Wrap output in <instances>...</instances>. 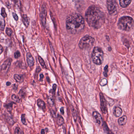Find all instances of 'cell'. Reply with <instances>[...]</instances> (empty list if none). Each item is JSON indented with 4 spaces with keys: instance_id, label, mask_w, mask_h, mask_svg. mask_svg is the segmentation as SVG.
<instances>
[{
    "instance_id": "6da1fadb",
    "label": "cell",
    "mask_w": 134,
    "mask_h": 134,
    "mask_svg": "<svg viewBox=\"0 0 134 134\" xmlns=\"http://www.w3.org/2000/svg\"><path fill=\"white\" fill-rule=\"evenodd\" d=\"M85 18L89 26L96 29L100 28L105 21L103 12L95 6H90L87 9L85 14Z\"/></svg>"
},
{
    "instance_id": "7a4b0ae2",
    "label": "cell",
    "mask_w": 134,
    "mask_h": 134,
    "mask_svg": "<svg viewBox=\"0 0 134 134\" xmlns=\"http://www.w3.org/2000/svg\"><path fill=\"white\" fill-rule=\"evenodd\" d=\"M85 27L83 17L80 14L73 13L68 17L66 20V28L68 32L72 34L79 33Z\"/></svg>"
},
{
    "instance_id": "3957f363",
    "label": "cell",
    "mask_w": 134,
    "mask_h": 134,
    "mask_svg": "<svg viewBox=\"0 0 134 134\" xmlns=\"http://www.w3.org/2000/svg\"><path fill=\"white\" fill-rule=\"evenodd\" d=\"M118 26L122 30L130 31L134 27V21L132 18L130 17H123L118 21Z\"/></svg>"
},
{
    "instance_id": "277c9868",
    "label": "cell",
    "mask_w": 134,
    "mask_h": 134,
    "mask_svg": "<svg viewBox=\"0 0 134 134\" xmlns=\"http://www.w3.org/2000/svg\"><path fill=\"white\" fill-rule=\"evenodd\" d=\"M104 53L102 49L98 47H95L92 53L93 62L97 65H101L104 61Z\"/></svg>"
},
{
    "instance_id": "5b68a950",
    "label": "cell",
    "mask_w": 134,
    "mask_h": 134,
    "mask_svg": "<svg viewBox=\"0 0 134 134\" xmlns=\"http://www.w3.org/2000/svg\"><path fill=\"white\" fill-rule=\"evenodd\" d=\"M94 39L92 37L86 35L81 38L79 43L80 48L87 49L90 48L93 46L94 42Z\"/></svg>"
},
{
    "instance_id": "8992f818",
    "label": "cell",
    "mask_w": 134,
    "mask_h": 134,
    "mask_svg": "<svg viewBox=\"0 0 134 134\" xmlns=\"http://www.w3.org/2000/svg\"><path fill=\"white\" fill-rule=\"evenodd\" d=\"M107 7L110 15L116 14L117 12V4L116 0H107Z\"/></svg>"
},
{
    "instance_id": "52a82bcc",
    "label": "cell",
    "mask_w": 134,
    "mask_h": 134,
    "mask_svg": "<svg viewBox=\"0 0 134 134\" xmlns=\"http://www.w3.org/2000/svg\"><path fill=\"white\" fill-rule=\"evenodd\" d=\"M47 8L45 5L42 6L40 13V19L41 23L43 26H45L47 21Z\"/></svg>"
},
{
    "instance_id": "ba28073f",
    "label": "cell",
    "mask_w": 134,
    "mask_h": 134,
    "mask_svg": "<svg viewBox=\"0 0 134 134\" xmlns=\"http://www.w3.org/2000/svg\"><path fill=\"white\" fill-rule=\"evenodd\" d=\"M100 100V108L101 111L104 114H106L107 112V107L106 99L105 98L104 95L102 93L99 94Z\"/></svg>"
},
{
    "instance_id": "9c48e42d",
    "label": "cell",
    "mask_w": 134,
    "mask_h": 134,
    "mask_svg": "<svg viewBox=\"0 0 134 134\" xmlns=\"http://www.w3.org/2000/svg\"><path fill=\"white\" fill-rule=\"evenodd\" d=\"M12 61V58H8L4 62L1 66V70L2 72L5 73H7L10 69Z\"/></svg>"
},
{
    "instance_id": "30bf717a",
    "label": "cell",
    "mask_w": 134,
    "mask_h": 134,
    "mask_svg": "<svg viewBox=\"0 0 134 134\" xmlns=\"http://www.w3.org/2000/svg\"><path fill=\"white\" fill-rule=\"evenodd\" d=\"M92 116L96 122L99 125L103 123V120L101 114L97 111L93 112Z\"/></svg>"
},
{
    "instance_id": "8fae6325",
    "label": "cell",
    "mask_w": 134,
    "mask_h": 134,
    "mask_svg": "<svg viewBox=\"0 0 134 134\" xmlns=\"http://www.w3.org/2000/svg\"><path fill=\"white\" fill-rule=\"evenodd\" d=\"M26 60L28 65L30 67H32L34 65L35 60L34 58L30 53L26 54Z\"/></svg>"
},
{
    "instance_id": "7c38bea8",
    "label": "cell",
    "mask_w": 134,
    "mask_h": 134,
    "mask_svg": "<svg viewBox=\"0 0 134 134\" xmlns=\"http://www.w3.org/2000/svg\"><path fill=\"white\" fill-rule=\"evenodd\" d=\"M122 114V110L119 107H114L113 110V114L116 117H120Z\"/></svg>"
},
{
    "instance_id": "4fadbf2b",
    "label": "cell",
    "mask_w": 134,
    "mask_h": 134,
    "mask_svg": "<svg viewBox=\"0 0 134 134\" xmlns=\"http://www.w3.org/2000/svg\"><path fill=\"white\" fill-rule=\"evenodd\" d=\"M132 0H120V6L122 8H126L131 2Z\"/></svg>"
},
{
    "instance_id": "5bb4252c",
    "label": "cell",
    "mask_w": 134,
    "mask_h": 134,
    "mask_svg": "<svg viewBox=\"0 0 134 134\" xmlns=\"http://www.w3.org/2000/svg\"><path fill=\"white\" fill-rule=\"evenodd\" d=\"M22 21L23 23L24 24L25 27L28 28L30 23L29 18L26 15H23L22 16Z\"/></svg>"
},
{
    "instance_id": "9a60e30c",
    "label": "cell",
    "mask_w": 134,
    "mask_h": 134,
    "mask_svg": "<svg viewBox=\"0 0 134 134\" xmlns=\"http://www.w3.org/2000/svg\"><path fill=\"white\" fill-rule=\"evenodd\" d=\"M127 121V118L126 116H123L118 119V123L120 125H124L126 124Z\"/></svg>"
},
{
    "instance_id": "2e32d148",
    "label": "cell",
    "mask_w": 134,
    "mask_h": 134,
    "mask_svg": "<svg viewBox=\"0 0 134 134\" xmlns=\"http://www.w3.org/2000/svg\"><path fill=\"white\" fill-rule=\"evenodd\" d=\"M6 120L11 125H13L14 124V121L13 117L10 114H7L6 115Z\"/></svg>"
},
{
    "instance_id": "e0dca14e",
    "label": "cell",
    "mask_w": 134,
    "mask_h": 134,
    "mask_svg": "<svg viewBox=\"0 0 134 134\" xmlns=\"http://www.w3.org/2000/svg\"><path fill=\"white\" fill-rule=\"evenodd\" d=\"M57 123L58 125H59V126L63 125V124L64 123V120L63 118L59 114L57 116Z\"/></svg>"
},
{
    "instance_id": "ac0fdd59",
    "label": "cell",
    "mask_w": 134,
    "mask_h": 134,
    "mask_svg": "<svg viewBox=\"0 0 134 134\" xmlns=\"http://www.w3.org/2000/svg\"><path fill=\"white\" fill-rule=\"evenodd\" d=\"M38 105L39 107L42 109H45L46 108V104L45 102L42 100L39 99L38 100Z\"/></svg>"
},
{
    "instance_id": "d6986e66",
    "label": "cell",
    "mask_w": 134,
    "mask_h": 134,
    "mask_svg": "<svg viewBox=\"0 0 134 134\" xmlns=\"http://www.w3.org/2000/svg\"><path fill=\"white\" fill-rule=\"evenodd\" d=\"M103 127L105 131H106L107 134H113L110 129L107 126V124L105 122H104L103 123Z\"/></svg>"
},
{
    "instance_id": "ffe728a7",
    "label": "cell",
    "mask_w": 134,
    "mask_h": 134,
    "mask_svg": "<svg viewBox=\"0 0 134 134\" xmlns=\"http://www.w3.org/2000/svg\"><path fill=\"white\" fill-rule=\"evenodd\" d=\"M13 105V103L11 102V103H10L9 104H6L5 105V107L6 108V109H7L8 111L10 113L11 112L12 110Z\"/></svg>"
},
{
    "instance_id": "44dd1931",
    "label": "cell",
    "mask_w": 134,
    "mask_h": 134,
    "mask_svg": "<svg viewBox=\"0 0 134 134\" xmlns=\"http://www.w3.org/2000/svg\"><path fill=\"white\" fill-rule=\"evenodd\" d=\"M14 79L17 82H21L22 81V77L19 75L15 74L14 75Z\"/></svg>"
},
{
    "instance_id": "7402d4cb",
    "label": "cell",
    "mask_w": 134,
    "mask_h": 134,
    "mask_svg": "<svg viewBox=\"0 0 134 134\" xmlns=\"http://www.w3.org/2000/svg\"><path fill=\"white\" fill-rule=\"evenodd\" d=\"M48 102L51 106H53L54 104V100L52 96H49L48 98Z\"/></svg>"
},
{
    "instance_id": "603a6c76",
    "label": "cell",
    "mask_w": 134,
    "mask_h": 134,
    "mask_svg": "<svg viewBox=\"0 0 134 134\" xmlns=\"http://www.w3.org/2000/svg\"><path fill=\"white\" fill-rule=\"evenodd\" d=\"M38 59L39 61L40 62V64L41 65V66L43 67V68H45V63L44 60L41 58V56H38Z\"/></svg>"
},
{
    "instance_id": "cb8c5ba5",
    "label": "cell",
    "mask_w": 134,
    "mask_h": 134,
    "mask_svg": "<svg viewBox=\"0 0 134 134\" xmlns=\"http://www.w3.org/2000/svg\"><path fill=\"white\" fill-rule=\"evenodd\" d=\"M6 34L8 35L9 37H11L13 35L12 30L11 28H7L6 30Z\"/></svg>"
},
{
    "instance_id": "d4e9b609",
    "label": "cell",
    "mask_w": 134,
    "mask_h": 134,
    "mask_svg": "<svg viewBox=\"0 0 134 134\" xmlns=\"http://www.w3.org/2000/svg\"><path fill=\"white\" fill-rule=\"evenodd\" d=\"M12 99L13 101L17 103H19L20 102V99L17 96L15 95H13L12 96Z\"/></svg>"
},
{
    "instance_id": "484cf974",
    "label": "cell",
    "mask_w": 134,
    "mask_h": 134,
    "mask_svg": "<svg viewBox=\"0 0 134 134\" xmlns=\"http://www.w3.org/2000/svg\"><path fill=\"white\" fill-rule=\"evenodd\" d=\"M1 12V15L3 18H5L7 17V14H6L5 8L3 7L2 8Z\"/></svg>"
},
{
    "instance_id": "4316f807",
    "label": "cell",
    "mask_w": 134,
    "mask_h": 134,
    "mask_svg": "<svg viewBox=\"0 0 134 134\" xmlns=\"http://www.w3.org/2000/svg\"><path fill=\"white\" fill-rule=\"evenodd\" d=\"M21 120L22 122L24 125H27V122H26V118H25V114H22L21 116Z\"/></svg>"
},
{
    "instance_id": "83f0119b",
    "label": "cell",
    "mask_w": 134,
    "mask_h": 134,
    "mask_svg": "<svg viewBox=\"0 0 134 134\" xmlns=\"http://www.w3.org/2000/svg\"><path fill=\"white\" fill-rule=\"evenodd\" d=\"M5 28V21L0 20V30H4Z\"/></svg>"
},
{
    "instance_id": "f1b7e54d",
    "label": "cell",
    "mask_w": 134,
    "mask_h": 134,
    "mask_svg": "<svg viewBox=\"0 0 134 134\" xmlns=\"http://www.w3.org/2000/svg\"><path fill=\"white\" fill-rule=\"evenodd\" d=\"M15 134H22V131L19 127H16L15 130Z\"/></svg>"
},
{
    "instance_id": "f546056e",
    "label": "cell",
    "mask_w": 134,
    "mask_h": 134,
    "mask_svg": "<svg viewBox=\"0 0 134 134\" xmlns=\"http://www.w3.org/2000/svg\"><path fill=\"white\" fill-rule=\"evenodd\" d=\"M19 94L22 97H24L25 96V95H26V93H25L23 89H22L20 90V92L19 93Z\"/></svg>"
},
{
    "instance_id": "4dcf8cb0",
    "label": "cell",
    "mask_w": 134,
    "mask_h": 134,
    "mask_svg": "<svg viewBox=\"0 0 134 134\" xmlns=\"http://www.w3.org/2000/svg\"><path fill=\"white\" fill-rule=\"evenodd\" d=\"M21 56V54L19 51H17L14 53V57L15 58H18Z\"/></svg>"
},
{
    "instance_id": "1f68e13d",
    "label": "cell",
    "mask_w": 134,
    "mask_h": 134,
    "mask_svg": "<svg viewBox=\"0 0 134 134\" xmlns=\"http://www.w3.org/2000/svg\"><path fill=\"white\" fill-rule=\"evenodd\" d=\"M107 80L106 79H102V81H101V82H100V85L101 86H104L105 85H106L107 84Z\"/></svg>"
},
{
    "instance_id": "d6a6232c",
    "label": "cell",
    "mask_w": 134,
    "mask_h": 134,
    "mask_svg": "<svg viewBox=\"0 0 134 134\" xmlns=\"http://www.w3.org/2000/svg\"><path fill=\"white\" fill-rule=\"evenodd\" d=\"M12 15L13 17H14V19L15 21H18V20H19V17L17 16V15L15 13L13 12L12 13Z\"/></svg>"
},
{
    "instance_id": "836d02e7",
    "label": "cell",
    "mask_w": 134,
    "mask_h": 134,
    "mask_svg": "<svg viewBox=\"0 0 134 134\" xmlns=\"http://www.w3.org/2000/svg\"><path fill=\"white\" fill-rule=\"evenodd\" d=\"M73 115L74 118V119L75 120V121H76V120L77 119V113L75 111V110L73 111Z\"/></svg>"
},
{
    "instance_id": "e575fe53",
    "label": "cell",
    "mask_w": 134,
    "mask_h": 134,
    "mask_svg": "<svg viewBox=\"0 0 134 134\" xmlns=\"http://www.w3.org/2000/svg\"><path fill=\"white\" fill-rule=\"evenodd\" d=\"M12 1L16 5H18L19 3H20V0H12Z\"/></svg>"
},
{
    "instance_id": "d590c367",
    "label": "cell",
    "mask_w": 134,
    "mask_h": 134,
    "mask_svg": "<svg viewBox=\"0 0 134 134\" xmlns=\"http://www.w3.org/2000/svg\"><path fill=\"white\" fill-rule=\"evenodd\" d=\"M41 68H40V67H38L36 68V73H35V75L38 74L39 73L41 72Z\"/></svg>"
},
{
    "instance_id": "8d00e7d4",
    "label": "cell",
    "mask_w": 134,
    "mask_h": 134,
    "mask_svg": "<svg viewBox=\"0 0 134 134\" xmlns=\"http://www.w3.org/2000/svg\"><path fill=\"white\" fill-rule=\"evenodd\" d=\"M3 48L1 45L0 44V55L3 53Z\"/></svg>"
},
{
    "instance_id": "74e56055",
    "label": "cell",
    "mask_w": 134,
    "mask_h": 134,
    "mask_svg": "<svg viewBox=\"0 0 134 134\" xmlns=\"http://www.w3.org/2000/svg\"><path fill=\"white\" fill-rule=\"evenodd\" d=\"M17 87H18V86H17V85L16 84H14V85H13V89H14V90H16V89H17Z\"/></svg>"
},
{
    "instance_id": "f35d334b",
    "label": "cell",
    "mask_w": 134,
    "mask_h": 134,
    "mask_svg": "<svg viewBox=\"0 0 134 134\" xmlns=\"http://www.w3.org/2000/svg\"><path fill=\"white\" fill-rule=\"evenodd\" d=\"M40 81H42V80L43 79V78H44V75L43 74H41L40 75Z\"/></svg>"
},
{
    "instance_id": "ab89813d",
    "label": "cell",
    "mask_w": 134,
    "mask_h": 134,
    "mask_svg": "<svg viewBox=\"0 0 134 134\" xmlns=\"http://www.w3.org/2000/svg\"><path fill=\"white\" fill-rule=\"evenodd\" d=\"M60 112L62 114H64V108L63 107H61L60 109Z\"/></svg>"
},
{
    "instance_id": "60d3db41",
    "label": "cell",
    "mask_w": 134,
    "mask_h": 134,
    "mask_svg": "<svg viewBox=\"0 0 134 134\" xmlns=\"http://www.w3.org/2000/svg\"><path fill=\"white\" fill-rule=\"evenodd\" d=\"M56 84H54L53 86V90L54 91H55V90H56Z\"/></svg>"
},
{
    "instance_id": "b9f144b4",
    "label": "cell",
    "mask_w": 134,
    "mask_h": 134,
    "mask_svg": "<svg viewBox=\"0 0 134 134\" xmlns=\"http://www.w3.org/2000/svg\"><path fill=\"white\" fill-rule=\"evenodd\" d=\"M41 134H45V130L43 129H42L41 130Z\"/></svg>"
},
{
    "instance_id": "7bdbcfd3",
    "label": "cell",
    "mask_w": 134,
    "mask_h": 134,
    "mask_svg": "<svg viewBox=\"0 0 134 134\" xmlns=\"http://www.w3.org/2000/svg\"><path fill=\"white\" fill-rule=\"evenodd\" d=\"M11 83L10 82H6V86H10V85H11Z\"/></svg>"
},
{
    "instance_id": "ee69618b",
    "label": "cell",
    "mask_w": 134,
    "mask_h": 134,
    "mask_svg": "<svg viewBox=\"0 0 134 134\" xmlns=\"http://www.w3.org/2000/svg\"><path fill=\"white\" fill-rule=\"evenodd\" d=\"M1 106H2V103H1V102L0 100V109H1Z\"/></svg>"
}]
</instances>
